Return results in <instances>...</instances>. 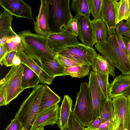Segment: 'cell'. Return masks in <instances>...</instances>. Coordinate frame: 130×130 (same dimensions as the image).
Segmentation results:
<instances>
[{"mask_svg": "<svg viewBox=\"0 0 130 130\" xmlns=\"http://www.w3.org/2000/svg\"><path fill=\"white\" fill-rule=\"evenodd\" d=\"M44 85L40 84L33 89L22 103L14 118L18 119L25 130H31L38 113Z\"/></svg>", "mask_w": 130, "mask_h": 130, "instance_id": "3", "label": "cell"}, {"mask_svg": "<svg viewBox=\"0 0 130 130\" xmlns=\"http://www.w3.org/2000/svg\"><path fill=\"white\" fill-rule=\"evenodd\" d=\"M6 97V89L5 84L1 79L0 82V106H5Z\"/></svg>", "mask_w": 130, "mask_h": 130, "instance_id": "39", "label": "cell"}, {"mask_svg": "<svg viewBox=\"0 0 130 130\" xmlns=\"http://www.w3.org/2000/svg\"><path fill=\"white\" fill-rule=\"evenodd\" d=\"M7 54L6 50L3 45H0V62L2 61Z\"/></svg>", "mask_w": 130, "mask_h": 130, "instance_id": "44", "label": "cell"}, {"mask_svg": "<svg viewBox=\"0 0 130 130\" xmlns=\"http://www.w3.org/2000/svg\"><path fill=\"white\" fill-rule=\"evenodd\" d=\"M100 17L110 29H115V16L111 0H103Z\"/></svg>", "mask_w": 130, "mask_h": 130, "instance_id": "20", "label": "cell"}, {"mask_svg": "<svg viewBox=\"0 0 130 130\" xmlns=\"http://www.w3.org/2000/svg\"><path fill=\"white\" fill-rule=\"evenodd\" d=\"M74 17L78 21L79 39L83 44L93 47L94 43L93 29L90 19L76 14Z\"/></svg>", "mask_w": 130, "mask_h": 130, "instance_id": "15", "label": "cell"}, {"mask_svg": "<svg viewBox=\"0 0 130 130\" xmlns=\"http://www.w3.org/2000/svg\"><path fill=\"white\" fill-rule=\"evenodd\" d=\"M114 116V108L112 100L107 99L101 114L100 117L102 124L113 119Z\"/></svg>", "mask_w": 130, "mask_h": 130, "instance_id": "28", "label": "cell"}, {"mask_svg": "<svg viewBox=\"0 0 130 130\" xmlns=\"http://www.w3.org/2000/svg\"><path fill=\"white\" fill-rule=\"evenodd\" d=\"M13 37L9 39L5 43L2 45L7 54L13 51H16L19 53L23 51V46L22 41L20 43L17 42L13 40Z\"/></svg>", "mask_w": 130, "mask_h": 130, "instance_id": "31", "label": "cell"}, {"mask_svg": "<svg viewBox=\"0 0 130 130\" xmlns=\"http://www.w3.org/2000/svg\"><path fill=\"white\" fill-rule=\"evenodd\" d=\"M102 124L101 118L99 117L94 120H91L88 124L87 128L91 129H96Z\"/></svg>", "mask_w": 130, "mask_h": 130, "instance_id": "40", "label": "cell"}, {"mask_svg": "<svg viewBox=\"0 0 130 130\" xmlns=\"http://www.w3.org/2000/svg\"><path fill=\"white\" fill-rule=\"evenodd\" d=\"M21 130H25L24 127H23Z\"/></svg>", "mask_w": 130, "mask_h": 130, "instance_id": "52", "label": "cell"}, {"mask_svg": "<svg viewBox=\"0 0 130 130\" xmlns=\"http://www.w3.org/2000/svg\"><path fill=\"white\" fill-rule=\"evenodd\" d=\"M128 57L129 61V63L130 64V55H128Z\"/></svg>", "mask_w": 130, "mask_h": 130, "instance_id": "51", "label": "cell"}, {"mask_svg": "<svg viewBox=\"0 0 130 130\" xmlns=\"http://www.w3.org/2000/svg\"><path fill=\"white\" fill-rule=\"evenodd\" d=\"M89 10L94 19L100 17L103 0H87Z\"/></svg>", "mask_w": 130, "mask_h": 130, "instance_id": "29", "label": "cell"}, {"mask_svg": "<svg viewBox=\"0 0 130 130\" xmlns=\"http://www.w3.org/2000/svg\"><path fill=\"white\" fill-rule=\"evenodd\" d=\"M115 119L119 130L130 129V103L128 98L117 97L112 100Z\"/></svg>", "mask_w": 130, "mask_h": 130, "instance_id": "8", "label": "cell"}, {"mask_svg": "<svg viewBox=\"0 0 130 130\" xmlns=\"http://www.w3.org/2000/svg\"><path fill=\"white\" fill-rule=\"evenodd\" d=\"M84 130H99L98 129H91L87 128V127H84Z\"/></svg>", "mask_w": 130, "mask_h": 130, "instance_id": "49", "label": "cell"}, {"mask_svg": "<svg viewBox=\"0 0 130 130\" xmlns=\"http://www.w3.org/2000/svg\"><path fill=\"white\" fill-rule=\"evenodd\" d=\"M115 16L116 25L122 20L127 21L130 10L128 0H111Z\"/></svg>", "mask_w": 130, "mask_h": 130, "instance_id": "23", "label": "cell"}, {"mask_svg": "<svg viewBox=\"0 0 130 130\" xmlns=\"http://www.w3.org/2000/svg\"><path fill=\"white\" fill-rule=\"evenodd\" d=\"M119 36L116 35V37L119 46L124 53L128 56V54L125 44L123 41L122 36Z\"/></svg>", "mask_w": 130, "mask_h": 130, "instance_id": "41", "label": "cell"}, {"mask_svg": "<svg viewBox=\"0 0 130 130\" xmlns=\"http://www.w3.org/2000/svg\"><path fill=\"white\" fill-rule=\"evenodd\" d=\"M73 101L71 98L65 95L59 108V118L57 123L59 128L63 130L68 124L72 111Z\"/></svg>", "mask_w": 130, "mask_h": 130, "instance_id": "19", "label": "cell"}, {"mask_svg": "<svg viewBox=\"0 0 130 130\" xmlns=\"http://www.w3.org/2000/svg\"><path fill=\"white\" fill-rule=\"evenodd\" d=\"M90 67L85 64L65 68L64 76L68 75L72 77L82 78L89 74Z\"/></svg>", "mask_w": 130, "mask_h": 130, "instance_id": "26", "label": "cell"}, {"mask_svg": "<svg viewBox=\"0 0 130 130\" xmlns=\"http://www.w3.org/2000/svg\"><path fill=\"white\" fill-rule=\"evenodd\" d=\"M128 2L129 7L130 10V0H128Z\"/></svg>", "mask_w": 130, "mask_h": 130, "instance_id": "50", "label": "cell"}, {"mask_svg": "<svg viewBox=\"0 0 130 130\" xmlns=\"http://www.w3.org/2000/svg\"><path fill=\"white\" fill-rule=\"evenodd\" d=\"M128 98L129 99V101H130V96L129 98Z\"/></svg>", "mask_w": 130, "mask_h": 130, "instance_id": "53", "label": "cell"}, {"mask_svg": "<svg viewBox=\"0 0 130 130\" xmlns=\"http://www.w3.org/2000/svg\"><path fill=\"white\" fill-rule=\"evenodd\" d=\"M129 130H130V129Z\"/></svg>", "mask_w": 130, "mask_h": 130, "instance_id": "55", "label": "cell"}, {"mask_svg": "<svg viewBox=\"0 0 130 130\" xmlns=\"http://www.w3.org/2000/svg\"><path fill=\"white\" fill-rule=\"evenodd\" d=\"M99 85L106 98L108 99V90L110 83L109 82V74H102L95 72Z\"/></svg>", "mask_w": 130, "mask_h": 130, "instance_id": "30", "label": "cell"}, {"mask_svg": "<svg viewBox=\"0 0 130 130\" xmlns=\"http://www.w3.org/2000/svg\"><path fill=\"white\" fill-rule=\"evenodd\" d=\"M117 128V124L113 118L102 124L97 129L99 130H116Z\"/></svg>", "mask_w": 130, "mask_h": 130, "instance_id": "36", "label": "cell"}, {"mask_svg": "<svg viewBox=\"0 0 130 130\" xmlns=\"http://www.w3.org/2000/svg\"><path fill=\"white\" fill-rule=\"evenodd\" d=\"M16 51H13L8 53L0 62L1 66L5 65L6 67H12V61L15 55L17 54Z\"/></svg>", "mask_w": 130, "mask_h": 130, "instance_id": "37", "label": "cell"}, {"mask_svg": "<svg viewBox=\"0 0 130 130\" xmlns=\"http://www.w3.org/2000/svg\"><path fill=\"white\" fill-rule=\"evenodd\" d=\"M0 5L12 15L30 20L34 19L31 7L22 0H0Z\"/></svg>", "mask_w": 130, "mask_h": 130, "instance_id": "11", "label": "cell"}, {"mask_svg": "<svg viewBox=\"0 0 130 130\" xmlns=\"http://www.w3.org/2000/svg\"><path fill=\"white\" fill-rule=\"evenodd\" d=\"M108 98L112 100L118 97L130 96V74L119 75L110 83Z\"/></svg>", "mask_w": 130, "mask_h": 130, "instance_id": "13", "label": "cell"}, {"mask_svg": "<svg viewBox=\"0 0 130 130\" xmlns=\"http://www.w3.org/2000/svg\"><path fill=\"white\" fill-rule=\"evenodd\" d=\"M12 15L6 10L2 12L0 15V38L6 36H18L13 30L12 22Z\"/></svg>", "mask_w": 130, "mask_h": 130, "instance_id": "24", "label": "cell"}, {"mask_svg": "<svg viewBox=\"0 0 130 130\" xmlns=\"http://www.w3.org/2000/svg\"><path fill=\"white\" fill-rule=\"evenodd\" d=\"M59 108L58 104L38 113L31 130L38 127L57 124L59 118Z\"/></svg>", "mask_w": 130, "mask_h": 130, "instance_id": "14", "label": "cell"}, {"mask_svg": "<svg viewBox=\"0 0 130 130\" xmlns=\"http://www.w3.org/2000/svg\"><path fill=\"white\" fill-rule=\"evenodd\" d=\"M71 8L76 14L84 16L90 19V14L87 0H73Z\"/></svg>", "mask_w": 130, "mask_h": 130, "instance_id": "27", "label": "cell"}, {"mask_svg": "<svg viewBox=\"0 0 130 130\" xmlns=\"http://www.w3.org/2000/svg\"><path fill=\"white\" fill-rule=\"evenodd\" d=\"M21 59L17 53L14 57L12 61V66H19L21 64Z\"/></svg>", "mask_w": 130, "mask_h": 130, "instance_id": "43", "label": "cell"}, {"mask_svg": "<svg viewBox=\"0 0 130 130\" xmlns=\"http://www.w3.org/2000/svg\"><path fill=\"white\" fill-rule=\"evenodd\" d=\"M125 22L126 24L127 25V26L130 29V11L128 19Z\"/></svg>", "mask_w": 130, "mask_h": 130, "instance_id": "46", "label": "cell"}, {"mask_svg": "<svg viewBox=\"0 0 130 130\" xmlns=\"http://www.w3.org/2000/svg\"><path fill=\"white\" fill-rule=\"evenodd\" d=\"M57 54L70 59L81 64L91 66L97 54L93 47L80 43L63 49Z\"/></svg>", "mask_w": 130, "mask_h": 130, "instance_id": "7", "label": "cell"}, {"mask_svg": "<svg viewBox=\"0 0 130 130\" xmlns=\"http://www.w3.org/2000/svg\"><path fill=\"white\" fill-rule=\"evenodd\" d=\"M89 74V86L92 107L91 120H93L100 117L107 99L98 82L95 72L91 71Z\"/></svg>", "mask_w": 130, "mask_h": 130, "instance_id": "9", "label": "cell"}, {"mask_svg": "<svg viewBox=\"0 0 130 130\" xmlns=\"http://www.w3.org/2000/svg\"><path fill=\"white\" fill-rule=\"evenodd\" d=\"M50 19L49 5L47 0H41L38 14L36 21L33 19L34 30L37 34L47 37L51 34Z\"/></svg>", "mask_w": 130, "mask_h": 130, "instance_id": "12", "label": "cell"}, {"mask_svg": "<svg viewBox=\"0 0 130 130\" xmlns=\"http://www.w3.org/2000/svg\"><path fill=\"white\" fill-rule=\"evenodd\" d=\"M60 100V97L54 92L48 85L44 84L38 113L58 104Z\"/></svg>", "mask_w": 130, "mask_h": 130, "instance_id": "22", "label": "cell"}, {"mask_svg": "<svg viewBox=\"0 0 130 130\" xmlns=\"http://www.w3.org/2000/svg\"><path fill=\"white\" fill-rule=\"evenodd\" d=\"M18 53L21 60V64L27 66L35 73L39 77L40 83L45 85H50L52 84L54 79L47 74L34 59L27 55L23 51Z\"/></svg>", "mask_w": 130, "mask_h": 130, "instance_id": "16", "label": "cell"}, {"mask_svg": "<svg viewBox=\"0 0 130 130\" xmlns=\"http://www.w3.org/2000/svg\"><path fill=\"white\" fill-rule=\"evenodd\" d=\"M91 66L92 71L102 74H110L116 77L115 67L104 56L97 54Z\"/></svg>", "mask_w": 130, "mask_h": 130, "instance_id": "18", "label": "cell"}, {"mask_svg": "<svg viewBox=\"0 0 130 130\" xmlns=\"http://www.w3.org/2000/svg\"><path fill=\"white\" fill-rule=\"evenodd\" d=\"M23 127L17 118L11 120L10 123L6 127L4 130H21Z\"/></svg>", "mask_w": 130, "mask_h": 130, "instance_id": "38", "label": "cell"}, {"mask_svg": "<svg viewBox=\"0 0 130 130\" xmlns=\"http://www.w3.org/2000/svg\"><path fill=\"white\" fill-rule=\"evenodd\" d=\"M73 36L77 37L78 36V26L77 19L73 18L64 29Z\"/></svg>", "mask_w": 130, "mask_h": 130, "instance_id": "34", "label": "cell"}, {"mask_svg": "<svg viewBox=\"0 0 130 130\" xmlns=\"http://www.w3.org/2000/svg\"><path fill=\"white\" fill-rule=\"evenodd\" d=\"M47 74L53 79L64 76L65 68L54 58H45L35 60Z\"/></svg>", "mask_w": 130, "mask_h": 130, "instance_id": "17", "label": "cell"}, {"mask_svg": "<svg viewBox=\"0 0 130 130\" xmlns=\"http://www.w3.org/2000/svg\"><path fill=\"white\" fill-rule=\"evenodd\" d=\"M33 130H45L44 127H38L34 128Z\"/></svg>", "mask_w": 130, "mask_h": 130, "instance_id": "47", "label": "cell"}, {"mask_svg": "<svg viewBox=\"0 0 130 130\" xmlns=\"http://www.w3.org/2000/svg\"><path fill=\"white\" fill-rule=\"evenodd\" d=\"M123 35L124 36L130 38V31L125 34H124Z\"/></svg>", "mask_w": 130, "mask_h": 130, "instance_id": "48", "label": "cell"}, {"mask_svg": "<svg viewBox=\"0 0 130 130\" xmlns=\"http://www.w3.org/2000/svg\"><path fill=\"white\" fill-rule=\"evenodd\" d=\"M92 107L89 83H80L73 112L84 127H87L91 120Z\"/></svg>", "mask_w": 130, "mask_h": 130, "instance_id": "5", "label": "cell"}, {"mask_svg": "<svg viewBox=\"0 0 130 130\" xmlns=\"http://www.w3.org/2000/svg\"><path fill=\"white\" fill-rule=\"evenodd\" d=\"M14 36H6L1 38H0V45H3L9 39L11 38Z\"/></svg>", "mask_w": 130, "mask_h": 130, "instance_id": "45", "label": "cell"}, {"mask_svg": "<svg viewBox=\"0 0 130 130\" xmlns=\"http://www.w3.org/2000/svg\"><path fill=\"white\" fill-rule=\"evenodd\" d=\"M47 1L49 5L50 23L51 22L50 25L51 24L52 32H59L64 30L73 18L70 8V0Z\"/></svg>", "mask_w": 130, "mask_h": 130, "instance_id": "4", "label": "cell"}, {"mask_svg": "<svg viewBox=\"0 0 130 130\" xmlns=\"http://www.w3.org/2000/svg\"><path fill=\"white\" fill-rule=\"evenodd\" d=\"M24 71L22 80V88L24 90L30 88H34L40 82L37 75L29 68L24 65Z\"/></svg>", "mask_w": 130, "mask_h": 130, "instance_id": "25", "label": "cell"}, {"mask_svg": "<svg viewBox=\"0 0 130 130\" xmlns=\"http://www.w3.org/2000/svg\"><path fill=\"white\" fill-rule=\"evenodd\" d=\"M24 71L23 64L12 66L8 73L2 79L6 89L5 106L17 98L24 90L22 87V80Z\"/></svg>", "mask_w": 130, "mask_h": 130, "instance_id": "6", "label": "cell"}, {"mask_svg": "<svg viewBox=\"0 0 130 130\" xmlns=\"http://www.w3.org/2000/svg\"><path fill=\"white\" fill-rule=\"evenodd\" d=\"M116 130H119V129L118 128H117Z\"/></svg>", "mask_w": 130, "mask_h": 130, "instance_id": "54", "label": "cell"}, {"mask_svg": "<svg viewBox=\"0 0 130 130\" xmlns=\"http://www.w3.org/2000/svg\"><path fill=\"white\" fill-rule=\"evenodd\" d=\"M94 43L98 41L105 42L108 39L109 33L107 26L101 18L91 20Z\"/></svg>", "mask_w": 130, "mask_h": 130, "instance_id": "21", "label": "cell"}, {"mask_svg": "<svg viewBox=\"0 0 130 130\" xmlns=\"http://www.w3.org/2000/svg\"><path fill=\"white\" fill-rule=\"evenodd\" d=\"M84 127L75 116L72 111L68 124L63 130H84Z\"/></svg>", "mask_w": 130, "mask_h": 130, "instance_id": "32", "label": "cell"}, {"mask_svg": "<svg viewBox=\"0 0 130 130\" xmlns=\"http://www.w3.org/2000/svg\"><path fill=\"white\" fill-rule=\"evenodd\" d=\"M109 37L105 42L98 41L94 45L95 49L105 57L122 74H130V64L128 56L121 49L115 29L108 28Z\"/></svg>", "mask_w": 130, "mask_h": 130, "instance_id": "1", "label": "cell"}, {"mask_svg": "<svg viewBox=\"0 0 130 130\" xmlns=\"http://www.w3.org/2000/svg\"><path fill=\"white\" fill-rule=\"evenodd\" d=\"M55 58L65 68L82 65L70 59L58 54Z\"/></svg>", "mask_w": 130, "mask_h": 130, "instance_id": "33", "label": "cell"}, {"mask_svg": "<svg viewBox=\"0 0 130 130\" xmlns=\"http://www.w3.org/2000/svg\"><path fill=\"white\" fill-rule=\"evenodd\" d=\"M23 51L27 55L36 60L41 58H54L57 53L50 48L47 37L32 32L27 30L20 32Z\"/></svg>", "mask_w": 130, "mask_h": 130, "instance_id": "2", "label": "cell"}, {"mask_svg": "<svg viewBox=\"0 0 130 130\" xmlns=\"http://www.w3.org/2000/svg\"><path fill=\"white\" fill-rule=\"evenodd\" d=\"M122 38L128 51V55H130V38L124 36H122Z\"/></svg>", "mask_w": 130, "mask_h": 130, "instance_id": "42", "label": "cell"}, {"mask_svg": "<svg viewBox=\"0 0 130 130\" xmlns=\"http://www.w3.org/2000/svg\"><path fill=\"white\" fill-rule=\"evenodd\" d=\"M115 31L117 35L122 36L125 34L130 31V29L123 20H122L117 24Z\"/></svg>", "mask_w": 130, "mask_h": 130, "instance_id": "35", "label": "cell"}, {"mask_svg": "<svg viewBox=\"0 0 130 130\" xmlns=\"http://www.w3.org/2000/svg\"><path fill=\"white\" fill-rule=\"evenodd\" d=\"M47 37L48 46L57 53L65 48L80 43L77 37L65 30L59 32H52Z\"/></svg>", "mask_w": 130, "mask_h": 130, "instance_id": "10", "label": "cell"}]
</instances>
